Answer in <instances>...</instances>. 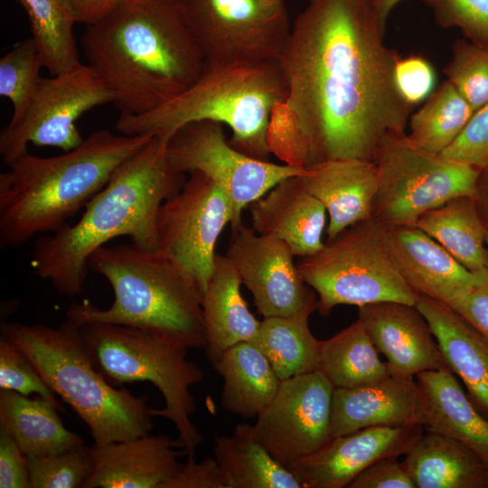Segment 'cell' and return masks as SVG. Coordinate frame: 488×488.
<instances>
[{
    "mask_svg": "<svg viewBox=\"0 0 488 488\" xmlns=\"http://www.w3.org/2000/svg\"><path fill=\"white\" fill-rule=\"evenodd\" d=\"M384 32L370 0H307L291 25L278 62L309 167L374 162L388 134L406 132L413 107L397 88L400 56Z\"/></svg>",
    "mask_w": 488,
    "mask_h": 488,
    "instance_id": "cell-1",
    "label": "cell"
},
{
    "mask_svg": "<svg viewBox=\"0 0 488 488\" xmlns=\"http://www.w3.org/2000/svg\"><path fill=\"white\" fill-rule=\"evenodd\" d=\"M80 44L120 114L158 108L190 88L204 67L179 0H125L87 26Z\"/></svg>",
    "mask_w": 488,
    "mask_h": 488,
    "instance_id": "cell-2",
    "label": "cell"
},
{
    "mask_svg": "<svg viewBox=\"0 0 488 488\" xmlns=\"http://www.w3.org/2000/svg\"><path fill=\"white\" fill-rule=\"evenodd\" d=\"M166 145L154 136L116 169L75 224L39 237L31 260L35 275L74 296L83 291L90 256L110 239L127 236L140 249L157 250L159 207L187 177L172 164Z\"/></svg>",
    "mask_w": 488,
    "mask_h": 488,
    "instance_id": "cell-3",
    "label": "cell"
},
{
    "mask_svg": "<svg viewBox=\"0 0 488 488\" xmlns=\"http://www.w3.org/2000/svg\"><path fill=\"white\" fill-rule=\"evenodd\" d=\"M154 135L99 129L76 148L41 157L27 151L0 174V246L18 248L64 226Z\"/></svg>",
    "mask_w": 488,
    "mask_h": 488,
    "instance_id": "cell-4",
    "label": "cell"
},
{
    "mask_svg": "<svg viewBox=\"0 0 488 488\" xmlns=\"http://www.w3.org/2000/svg\"><path fill=\"white\" fill-rule=\"evenodd\" d=\"M89 267L110 284L114 302L106 309L88 301L71 304L67 319L129 326L187 349L205 348L202 295L192 277L161 252L132 243L105 245L92 253Z\"/></svg>",
    "mask_w": 488,
    "mask_h": 488,
    "instance_id": "cell-5",
    "label": "cell"
},
{
    "mask_svg": "<svg viewBox=\"0 0 488 488\" xmlns=\"http://www.w3.org/2000/svg\"><path fill=\"white\" fill-rule=\"evenodd\" d=\"M286 96V82L278 61L204 62L201 75L185 91L149 112L120 114L115 127L120 134L154 135L168 141L188 123L215 121L230 128L229 142L234 148L268 161L270 115Z\"/></svg>",
    "mask_w": 488,
    "mask_h": 488,
    "instance_id": "cell-6",
    "label": "cell"
},
{
    "mask_svg": "<svg viewBox=\"0 0 488 488\" xmlns=\"http://www.w3.org/2000/svg\"><path fill=\"white\" fill-rule=\"evenodd\" d=\"M1 338L30 360L52 390L87 425L94 446L128 441L150 434L148 395H133L108 383L94 367L80 334L67 319L57 327L4 322Z\"/></svg>",
    "mask_w": 488,
    "mask_h": 488,
    "instance_id": "cell-7",
    "label": "cell"
},
{
    "mask_svg": "<svg viewBox=\"0 0 488 488\" xmlns=\"http://www.w3.org/2000/svg\"><path fill=\"white\" fill-rule=\"evenodd\" d=\"M78 325L94 367L108 383L123 387L148 381L158 389L164 408L152 409L153 415L170 420L186 455L194 454L203 437L191 418L196 405L190 389L202 381L204 373L187 359L188 349L129 326L99 322Z\"/></svg>",
    "mask_w": 488,
    "mask_h": 488,
    "instance_id": "cell-8",
    "label": "cell"
},
{
    "mask_svg": "<svg viewBox=\"0 0 488 488\" xmlns=\"http://www.w3.org/2000/svg\"><path fill=\"white\" fill-rule=\"evenodd\" d=\"M296 265L315 292L316 310L324 317L340 305L361 307L392 301L415 305L419 296L401 276L386 249L380 224L372 219L346 228Z\"/></svg>",
    "mask_w": 488,
    "mask_h": 488,
    "instance_id": "cell-9",
    "label": "cell"
},
{
    "mask_svg": "<svg viewBox=\"0 0 488 488\" xmlns=\"http://www.w3.org/2000/svg\"><path fill=\"white\" fill-rule=\"evenodd\" d=\"M377 192L371 219L416 226L426 211L458 196H474L480 169L423 150L406 132L388 134L375 160Z\"/></svg>",
    "mask_w": 488,
    "mask_h": 488,
    "instance_id": "cell-10",
    "label": "cell"
},
{
    "mask_svg": "<svg viewBox=\"0 0 488 488\" xmlns=\"http://www.w3.org/2000/svg\"><path fill=\"white\" fill-rule=\"evenodd\" d=\"M204 62L278 61L291 24L284 0H179Z\"/></svg>",
    "mask_w": 488,
    "mask_h": 488,
    "instance_id": "cell-11",
    "label": "cell"
},
{
    "mask_svg": "<svg viewBox=\"0 0 488 488\" xmlns=\"http://www.w3.org/2000/svg\"><path fill=\"white\" fill-rule=\"evenodd\" d=\"M167 155L184 174L200 172L228 196L234 218L231 229L242 223V211L280 181L300 175L305 169L249 156L227 140L224 126L202 120L188 123L169 138Z\"/></svg>",
    "mask_w": 488,
    "mask_h": 488,
    "instance_id": "cell-12",
    "label": "cell"
},
{
    "mask_svg": "<svg viewBox=\"0 0 488 488\" xmlns=\"http://www.w3.org/2000/svg\"><path fill=\"white\" fill-rule=\"evenodd\" d=\"M113 103L107 85L88 63L42 78L22 120L0 132V155L5 164L27 151L29 144L68 152L83 138L76 122L88 110Z\"/></svg>",
    "mask_w": 488,
    "mask_h": 488,
    "instance_id": "cell-13",
    "label": "cell"
},
{
    "mask_svg": "<svg viewBox=\"0 0 488 488\" xmlns=\"http://www.w3.org/2000/svg\"><path fill=\"white\" fill-rule=\"evenodd\" d=\"M233 218L225 192L196 171L189 173L182 188L159 207L157 250L184 270L202 295L213 272L217 240Z\"/></svg>",
    "mask_w": 488,
    "mask_h": 488,
    "instance_id": "cell-14",
    "label": "cell"
},
{
    "mask_svg": "<svg viewBox=\"0 0 488 488\" xmlns=\"http://www.w3.org/2000/svg\"><path fill=\"white\" fill-rule=\"evenodd\" d=\"M333 389L320 371L283 380L273 400L252 425L254 437L289 469L332 438Z\"/></svg>",
    "mask_w": 488,
    "mask_h": 488,
    "instance_id": "cell-15",
    "label": "cell"
},
{
    "mask_svg": "<svg viewBox=\"0 0 488 488\" xmlns=\"http://www.w3.org/2000/svg\"><path fill=\"white\" fill-rule=\"evenodd\" d=\"M231 230L225 256L236 267L263 318L309 317L316 310L317 296L302 279L290 247L243 223Z\"/></svg>",
    "mask_w": 488,
    "mask_h": 488,
    "instance_id": "cell-16",
    "label": "cell"
},
{
    "mask_svg": "<svg viewBox=\"0 0 488 488\" xmlns=\"http://www.w3.org/2000/svg\"><path fill=\"white\" fill-rule=\"evenodd\" d=\"M424 430L423 425L361 428L332 437L288 470L302 488H348L373 463L405 455Z\"/></svg>",
    "mask_w": 488,
    "mask_h": 488,
    "instance_id": "cell-17",
    "label": "cell"
},
{
    "mask_svg": "<svg viewBox=\"0 0 488 488\" xmlns=\"http://www.w3.org/2000/svg\"><path fill=\"white\" fill-rule=\"evenodd\" d=\"M358 316L386 357L390 376L410 380L422 371L450 370L428 322L415 305L379 302L359 307Z\"/></svg>",
    "mask_w": 488,
    "mask_h": 488,
    "instance_id": "cell-18",
    "label": "cell"
},
{
    "mask_svg": "<svg viewBox=\"0 0 488 488\" xmlns=\"http://www.w3.org/2000/svg\"><path fill=\"white\" fill-rule=\"evenodd\" d=\"M388 252L408 286L418 295L448 305L480 280L444 247L416 226L381 225Z\"/></svg>",
    "mask_w": 488,
    "mask_h": 488,
    "instance_id": "cell-19",
    "label": "cell"
},
{
    "mask_svg": "<svg viewBox=\"0 0 488 488\" xmlns=\"http://www.w3.org/2000/svg\"><path fill=\"white\" fill-rule=\"evenodd\" d=\"M166 434L89 447L93 472L81 488H163L181 469L186 454Z\"/></svg>",
    "mask_w": 488,
    "mask_h": 488,
    "instance_id": "cell-20",
    "label": "cell"
},
{
    "mask_svg": "<svg viewBox=\"0 0 488 488\" xmlns=\"http://www.w3.org/2000/svg\"><path fill=\"white\" fill-rule=\"evenodd\" d=\"M251 228L286 242L298 258L324 246L327 211L302 185L298 175L287 177L249 205Z\"/></svg>",
    "mask_w": 488,
    "mask_h": 488,
    "instance_id": "cell-21",
    "label": "cell"
},
{
    "mask_svg": "<svg viewBox=\"0 0 488 488\" xmlns=\"http://www.w3.org/2000/svg\"><path fill=\"white\" fill-rule=\"evenodd\" d=\"M425 422L423 400L414 379L389 376L373 384L333 389L332 437L370 427H425Z\"/></svg>",
    "mask_w": 488,
    "mask_h": 488,
    "instance_id": "cell-22",
    "label": "cell"
},
{
    "mask_svg": "<svg viewBox=\"0 0 488 488\" xmlns=\"http://www.w3.org/2000/svg\"><path fill=\"white\" fill-rule=\"evenodd\" d=\"M302 185L324 206L329 221L326 239L371 219L377 192L374 162L340 159L314 164L298 175Z\"/></svg>",
    "mask_w": 488,
    "mask_h": 488,
    "instance_id": "cell-23",
    "label": "cell"
},
{
    "mask_svg": "<svg viewBox=\"0 0 488 488\" xmlns=\"http://www.w3.org/2000/svg\"><path fill=\"white\" fill-rule=\"evenodd\" d=\"M415 306L428 322L442 354L474 406L488 419V340L447 305L419 295Z\"/></svg>",
    "mask_w": 488,
    "mask_h": 488,
    "instance_id": "cell-24",
    "label": "cell"
},
{
    "mask_svg": "<svg viewBox=\"0 0 488 488\" xmlns=\"http://www.w3.org/2000/svg\"><path fill=\"white\" fill-rule=\"evenodd\" d=\"M240 277L225 256L217 254L211 277L202 295L206 357L213 365L231 346L251 343L260 321L249 311L240 293Z\"/></svg>",
    "mask_w": 488,
    "mask_h": 488,
    "instance_id": "cell-25",
    "label": "cell"
},
{
    "mask_svg": "<svg viewBox=\"0 0 488 488\" xmlns=\"http://www.w3.org/2000/svg\"><path fill=\"white\" fill-rule=\"evenodd\" d=\"M425 428L452 436L488 464V419L478 411L450 370L418 373Z\"/></svg>",
    "mask_w": 488,
    "mask_h": 488,
    "instance_id": "cell-26",
    "label": "cell"
},
{
    "mask_svg": "<svg viewBox=\"0 0 488 488\" xmlns=\"http://www.w3.org/2000/svg\"><path fill=\"white\" fill-rule=\"evenodd\" d=\"M403 464L416 488H488V464L459 440L426 429Z\"/></svg>",
    "mask_w": 488,
    "mask_h": 488,
    "instance_id": "cell-27",
    "label": "cell"
},
{
    "mask_svg": "<svg viewBox=\"0 0 488 488\" xmlns=\"http://www.w3.org/2000/svg\"><path fill=\"white\" fill-rule=\"evenodd\" d=\"M57 411L44 399L0 389V427L26 456L52 455L84 445L80 436L66 428Z\"/></svg>",
    "mask_w": 488,
    "mask_h": 488,
    "instance_id": "cell-28",
    "label": "cell"
},
{
    "mask_svg": "<svg viewBox=\"0 0 488 488\" xmlns=\"http://www.w3.org/2000/svg\"><path fill=\"white\" fill-rule=\"evenodd\" d=\"M212 366L223 378L221 407L245 418L258 417L273 400L282 381L249 342L231 346Z\"/></svg>",
    "mask_w": 488,
    "mask_h": 488,
    "instance_id": "cell-29",
    "label": "cell"
},
{
    "mask_svg": "<svg viewBox=\"0 0 488 488\" xmlns=\"http://www.w3.org/2000/svg\"><path fill=\"white\" fill-rule=\"evenodd\" d=\"M416 227L471 272L488 269L486 229L473 196H458L426 211Z\"/></svg>",
    "mask_w": 488,
    "mask_h": 488,
    "instance_id": "cell-30",
    "label": "cell"
},
{
    "mask_svg": "<svg viewBox=\"0 0 488 488\" xmlns=\"http://www.w3.org/2000/svg\"><path fill=\"white\" fill-rule=\"evenodd\" d=\"M213 455L230 488H302L253 436L252 425L239 424L231 436L214 438Z\"/></svg>",
    "mask_w": 488,
    "mask_h": 488,
    "instance_id": "cell-31",
    "label": "cell"
},
{
    "mask_svg": "<svg viewBox=\"0 0 488 488\" xmlns=\"http://www.w3.org/2000/svg\"><path fill=\"white\" fill-rule=\"evenodd\" d=\"M358 318L331 338L321 341L319 369L333 388L373 384L390 376L386 361Z\"/></svg>",
    "mask_w": 488,
    "mask_h": 488,
    "instance_id": "cell-32",
    "label": "cell"
},
{
    "mask_svg": "<svg viewBox=\"0 0 488 488\" xmlns=\"http://www.w3.org/2000/svg\"><path fill=\"white\" fill-rule=\"evenodd\" d=\"M309 317H266L251 342L283 380L318 371L321 341L312 333Z\"/></svg>",
    "mask_w": 488,
    "mask_h": 488,
    "instance_id": "cell-33",
    "label": "cell"
},
{
    "mask_svg": "<svg viewBox=\"0 0 488 488\" xmlns=\"http://www.w3.org/2000/svg\"><path fill=\"white\" fill-rule=\"evenodd\" d=\"M27 14L43 68L50 75L80 62L75 18L66 0H17Z\"/></svg>",
    "mask_w": 488,
    "mask_h": 488,
    "instance_id": "cell-34",
    "label": "cell"
},
{
    "mask_svg": "<svg viewBox=\"0 0 488 488\" xmlns=\"http://www.w3.org/2000/svg\"><path fill=\"white\" fill-rule=\"evenodd\" d=\"M474 109L447 80L432 92L409 117L408 139L416 146L441 154L461 134Z\"/></svg>",
    "mask_w": 488,
    "mask_h": 488,
    "instance_id": "cell-35",
    "label": "cell"
},
{
    "mask_svg": "<svg viewBox=\"0 0 488 488\" xmlns=\"http://www.w3.org/2000/svg\"><path fill=\"white\" fill-rule=\"evenodd\" d=\"M42 68L43 65L32 36L16 42L0 59V95L13 105L7 127L17 125L25 115L42 78Z\"/></svg>",
    "mask_w": 488,
    "mask_h": 488,
    "instance_id": "cell-36",
    "label": "cell"
},
{
    "mask_svg": "<svg viewBox=\"0 0 488 488\" xmlns=\"http://www.w3.org/2000/svg\"><path fill=\"white\" fill-rule=\"evenodd\" d=\"M444 71L474 111L488 104V46L456 40Z\"/></svg>",
    "mask_w": 488,
    "mask_h": 488,
    "instance_id": "cell-37",
    "label": "cell"
},
{
    "mask_svg": "<svg viewBox=\"0 0 488 488\" xmlns=\"http://www.w3.org/2000/svg\"><path fill=\"white\" fill-rule=\"evenodd\" d=\"M30 488L82 487L93 472L89 446L47 455L26 456Z\"/></svg>",
    "mask_w": 488,
    "mask_h": 488,
    "instance_id": "cell-38",
    "label": "cell"
},
{
    "mask_svg": "<svg viewBox=\"0 0 488 488\" xmlns=\"http://www.w3.org/2000/svg\"><path fill=\"white\" fill-rule=\"evenodd\" d=\"M0 389L16 391L23 396L36 393L59 411H65L57 395L46 384L24 353L0 337Z\"/></svg>",
    "mask_w": 488,
    "mask_h": 488,
    "instance_id": "cell-39",
    "label": "cell"
},
{
    "mask_svg": "<svg viewBox=\"0 0 488 488\" xmlns=\"http://www.w3.org/2000/svg\"><path fill=\"white\" fill-rule=\"evenodd\" d=\"M445 28L459 29L471 42L488 46V0H422Z\"/></svg>",
    "mask_w": 488,
    "mask_h": 488,
    "instance_id": "cell-40",
    "label": "cell"
},
{
    "mask_svg": "<svg viewBox=\"0 0 488 488\" xmlns=\"http://www.w3.org/2000/svg\"><path fill=\"white\" fill-rule=\"evenodd\" d=\"M441 155L480 170L488 167V104L474 111L461 134Z\"/></svg>",
    "mask_w": 488,
    "mask_h": 488,
    "instance_id": "cell-41",
    "label": "cell"
},
{
    "mask_svg": "<svg viewBox=\"0 0 488 488\" xmlns=\"http://www.w3.org/2000/svg\"><path fill=\"white\" fill-rule=\"evenodd\" d=\"M435 70L418 55L399 57L395 66V81L403 99L412 107L427 98L434 88Z\"/></svg>",
    "mask_w": 488,
    "mask_h": 488,
    "instance_id": "cell-42",
    "label": "cell"
},
{
    "mask_svg": "<svg viewBox=\"0 0 488 488\" xmlns=\"http://www.w3.org/2000/svg\"><path fill=\"white\" fill-rule=\"evenodd\" d=\"M163 488H230L227 478L215 457L195 461L194 454H188L178 473Z\"/></svg>",
    "mask_w": 488,
    "mask_h": 488,
    "instance_id": "cell-43",
    "label": "cell"
},
{
    "mask_svg": "<svg viewBox=\"0 0 488 488\" xmlns=\"http://www.w3.org/2000/svg\"><path fill=\"white\" fill-rule=\"evenodd\" d=\"M391 456L380 459L361 474L348 488H416L403 462Z\"/></svg>",
    "mask_w": 488,
    "mask_h": 488,
    "instance_id": "cell-44",
    "label": "cell"
},
{
    "mask_svg": "<svg viewBox=\"0 0 488 488\" xmlns=\"http://www.w3.org/2000/svg\"><path fill=\"white\" fill-rule=\"evenodd\" d=\"M479 282L447 305L488 340V269Z\"/></svg>",
    "mask_w": 488,
    "mask_h": 488,
    "instance_id": "cell-45",
    "label": "cell"
},
{
    "mask_svg": "<svg viewBox=\"0 0 488 488\" xmlns=\"http://www.w3.org/2000/svg\"><path fill=\"white\" fill-rule=\"evenodd\" d=\"M0 488H30L27 457L0 427Z\"/></svg>",
    "mask_w": 488,
    "mask_h": 488,
    "instance_id": "cell-46",
    "label": "cell"
},
{
    "mask_svg": "<svg viewBox=\"0 0 488 488\" xmlns=\"http://www.w3.org/2000/svg\"><path fill=\"white\" fill-rule=\"evenodd\" d=\"M76 23L94 24L112 13L125 0H66Z\"/></svg>",
    "mask_w": 488,
    "mask_h": 488,
    "instance_id": "cell-47",
    "label": "cell"
},
{
    "mask_svg": "<svg viewBox=\"0 0 488 488\" xmlns=\"http://www.w3.org/2000/svg\"><path fill=\"white\" fill-rule=\"evenodd\" d=\"M473 198L484 225L488 227V167L480 170Z\"/></svg>",
    "mask_w": 488,
    "mask_h": 488,
    "instance_id": "cell-48",
    "label": "cell"
},
{
    "mask_svg": "<svg viewBox=\"0 0 488 488\" xmlns=\"http://www.w3.org/2000/svg\"><path fill=\"white\" fill-rule=\"evenodd\" d=\"M401 1L402 0H370L379 23L384 30L390 13Z\"/></svg>",
    "mask_w": 488,
    "mask_h": 488,
    "instance_id": "cell-49",
    "label": "cell"
},
{
    "mask_svg": "<svg viewBox=\"0 0 488 488\" xmlns=\"http://www.w3.org/2000/svg\"><path fill=\"white\" fill-rule=\"evenodd\" d=\"M485 229H486V244L488 246V227L485 226Z\"/></svg>",
    "mask_w": 488,
    "mask_h": 488,
    "instance_id": "cell-50",
    "label": "cell"
}]
</instances>
